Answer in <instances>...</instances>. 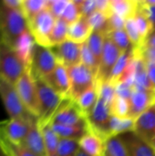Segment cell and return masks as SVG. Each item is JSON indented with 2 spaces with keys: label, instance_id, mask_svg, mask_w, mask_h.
I'll list each match as a JSON object with an SVG mask.
<instances>
[{
  "label": "cell",
  "instance_id": "cell-10",
  "mask_svg": "<svg viewBox=\"0 0 155 156\" xmlns=\"http://www.w3.org/2000/svg\"><path fill=\"white\" fill-rule=\"evenodd\" d=\"M37 120L10 119L2 122H0V136L10 144L22 145L30 131L32 123Z\"/></svg>",
  "mask_w": 155,
  "mask_h": 156
},
{
  "label": "cell",
  "instance_id": "cell-27",
  "mask_svg": "<svg viewBox=\"0 0 155 156\" xmlns=\"http://www.w3.org/2000/svg\"><path fill=\"white\" fill-rule=\"evenodd\" d=\"M69 24H67L61 18L56 20V24L53 27V30L49 37V45L50 48L59 45L65 40L68 39L69 32Z\"/></svg>",
  "mask_w": 155,
  "mask_h": 156
},
{
  "label": "cell",
  "instance_id": "cell-30",
  "mask_svg": "<svg viewBox=\"0 0 155 156\" xmlns=\"http://www.w3.org/2000/svg\"><path fill=\"white\" fill-rule=\"evenodd\" d=\"M48 0H23L22 11L29 22L41 11L47 8Z\"/></svg>",
  "mask_w": 155,
  "mask_h": 156
},
{
  "label": "cell",
  "instance_id": "cell-21",
  "mask_svg": "<svg viewBox=\"0 0 155 156\" xmlns=\"http://www.w3.org/2000/svg\"><path fill=\"white\" fill-rule=\"evenodd\" d=\"M92 32V28L87 18L81 16L78 21L69 26L68 39L79 44H83L87 42Z\"/></svg>",
  "mask_w": 155,
  "mask_h": 156
},
{
  "label": "cell",
  "instance_id": "cell-48",
  "mask_svg": "<svg viewBox=\"0 0 155 156\" xmlns=\"http://www.w3.org/2000/svg\"><path fill=\"white\" fill-rule=\"evenodd\" d=\"M145 65L149 80L155 91V63H145Z\"/></svg>",
  "mask_w": 155,
  "mask_h": 156
},
{
  "label": "cell",
  "instance_id": "cell-9",
  "mask_svg": "<svg viewBox=\"0 0 155 156\" xmlns=\"http://www.w3.org/2000/svg\"><path fill=\"white\" fill-rule=\"evenodd\" d=\"M112 114L108 104L99 96L92 111L86 117L89 129L100 135L106 141L109 139V126Z\"/></svg>",
  "mask_w": 155,
  "mask_h": 156
},
{
  "label": "cell",
  "instance_id": "cell-47",
  "mask_svg": "<svg viewBox=\"0 0 155 156\" xmlns=\"http://www.w3.org/2000/svg\"><path fill=\"white\" fill-rule=\"evenodd\" d=\"M2 5L9 9L21 10L22 11V4L23 0H0Z\"/></svg>",
  "mask_w": 155,
  "mask_h": 156
},
{
  "label": "cell",
  "instance_id": "cell-28",
  "mask_svg": "<svg viewBox=\"0 0 155 156\" xmlns=\"http://www.w3.org/2000/svg\"><path fill=\"white\" fill-rule=\"evenodd\" d=\"M132 49L122 54V56L120 57L119 60L117 61L115 67L113 68V69L111 71V77H110L108 81H110V82H111V83H113L115 85L121 80V78L122 77L123 73L125 72V70H126V69H127V67H128V65L130 63V60L132 58Z\"/></svg>",
  "mask_w": 155,
  "mask_h": 156
},
{
  "label": "cell",
  "instance_id": "cell-14",
  "mask_svg": "<svg viewBox=\"0 0 155 156\" xmlns=\"http://www.w3.org/2000/svg\"><path fill=\"white\" fill-rule=\"evenodd\" d=\"M81 45L71 40H65L59 45L50 48L55 54L58 61L67 68L75 66L80 63Z\"/></svg>",
  "mask_w": 155,
  "mask_h": 156
},
{
  "label": "cell",
  "instance_id": "cell-3",
  "mask_svg": "<svg viewBox=\"0 0 155 156\" xmlns=\"http://www.w3.org/2000/svg\"><path fill=\"white\" fill-rule=\"evenodd\" d=\"M0 98L10 119L34 121L37 118L32 115L23 104L14 84L0 78Z\"/></svg>",
  "mask_w": 155,
  "mask_h": 156
},
{
  "label": "cell",
  "instance_id": "cell-12",
  "mask_svg": "<svg viewBox=\"0 0 155 156\" xmlns=\"http://www.w3.org/2000/svg\"><path fill=\"white\" fill-rule=\"evenodd\" d=\"M122 52L116 47V45L111 41V39L106 35L102 55L100 58L99 72L96 78L98 82L108 81L113 68L115 67L117 61L122 56Z\"/></svg>",
  "mask_w": 155,
  "mask_h": 156
},
{
  "label": "cell",
  "instance_id": "cell-20",
  "mask_svg": "<svg viewBox=\"0 0 155 156\" xmlns=\"http://www.w3.org/2000/svg\"><path fill=\"white\" fill-rule=\"evenodd\" d=\"M22 145L26 147L37 156H47L43 133L38 125L37 120L32 123L30 131Z\"/></svg>",
  "mask_w": 155,
  "mask_h": 156
},
{
  "label": "cell",
  "instance_id": "cell-23",
  "mask_svg": "<svg viewBox=\"0 0 155 156\" xmlns=\"http://www.w3.org/2000/svg\"><path fill=\"white\" fill-rule=\"evenodd\" d=\"M99 95V85L96 81V84L93 87L84 91L75 100L78 107L86 117L89 115V113L92 111L95 104L97 103Z\"/></svg>",
  "mask_w": 155,
  "mask_h": 156
},
{
  "label": "cell",
  "instance_id": "cell-26",
  "mask_svg": "<svg viewBox=\"0 0 155 156\" xmlns=\"http://www.w3.org/2000/svg\"><path fill=\"white\" fill-rule=\"evenodd\" d=\"M41 131L44 137L47 156H58V144L60 138L54 133L49 124L41 128Z\"/></svg>",
  "mask_w": 155,
  "mask_h": 156
},
{
  "label": "cell",
  "instance_id": "cell-18",
  "mask_svg": "<svg viewBox=\"0 0 155 156\" xmlns=\"http://www.w3.org/2000/svg\"><path fill=\"white\" fill-rule=\"evenodd\" d=\"M58 93L64 98H69L70 79L68 68L58 62L53 73L45 80Z\"/></svg>",
  "mask_w": 155,
  "mask_h": 156
},
{
  "label": "cell",
  "instance_id": "cell-45",
  "mask_svg": "<svg viewBox=\"0 0 155 156\" xmlns=\"http://www.w3.org/2000/svg\"><path fill=\"white\" fill-rule=\"evenodd\" d=\"M115 90L117 97H121L128 101L130 100L133 91V88L126 84L125 82H118L117 84H115Z\"/></svg>",
  "mask_w": 155,
  "mask_h": 156
},
{
  "label": "cell",
  "instance_id": "cell-50",
  "mask_svg": "<svg viewBox=\"0 0 155 156\" xmlns=\"http://www.w3.org/2000/svg\"><path fill=\"white\" fill-rule=\"evenodd\" d=\"M4 42H5V40H4V36H3V33H2V31H1V29H0V48H1V47H2V45H3Z\"/></svg>",
  "mask_w": 155,
  "mask_h": 156
},
{
  "label": "cell",
  "instance_id": "cell-37",
  "mask_svg": "<svg viewBox=\"0 0 155 156\" xmlns=\"http://www.w3.org/2000/svg\"><path fill=\"white\" fill-rule=\"evenodd\" d=\"M97 83L99 85V94H100L99 96L111 108L115 98H116L115 85L110 81H104V82H98L97 81Z\"/></svg>",
  "mask_w": 155,
  "mask_h": 156
},
{
  "label": "cell",
  "instance_id": "cell-38",
  "mask_svg": "<svg viewBox=\"0 0 155 156\" xmlns=\"http://www.w3.org/2000/svg\"><path fill=\"white\" fill-rule=\"evenodd\" d=\"M79 150V141L72 139H60L58 156H77Z\"/></svg>",
  "mask_w": 155,
  "mask_h": 156
},
{
  "label": "cell",
  "instance_id": "cell-24",
  "mask_svg": "<svg viewBox=\"0 0 155 156\" xmlns=\"http://www.w3.org/2000/svg\"><path fill=\"white\" fill-rule=\"evenodd\" d=\"M139 8V1L135 0H111V13L127 19L133 17Z\"/></svg>",
  "mask_w": 155,
  "mask_h": 156
},
{
  "label": "cell",
  "instance_id": "cell-17",
  "mask_svg": "<svg viewBox=\"0 0 155 156\" xmlns=\"http://www.w3.org/2000/svg\"><path fill=\"white\" fill-rule=\"evenodd\" d=\"M129 103L130 117L136 120L143 112L155 104V92L133 90Z\"/></svg>",
  "mask_w": 155,
  "mask_h": 156
},
{
  "label": "cell",
  "instance_id": "cell-19",
  "mask_svg": "<svg viewBox=\"0 0 155 156\" xmlns=\"http://www.w3.org/2000/svg\"><path fill=\"white\" fill-rule=\"evenodd\" d=\"M79 145L90 156H104L106 154V140L90 129L79 140Z\"/></svg>",
  "mask_w": 155,
  "mask_h": 156
},
{
  "label": "cell",
  "instance_id": "cell-42",
  "mask_svg": "<svg viewBox=\"0 0 155 156\" xmlns=\"http://www.w3.org/2000/svg\"><path fill=\"white\" fill-rule=\"evenodd\" d=\"M69 2V0H48L47 8L51 12L56 19H59Z\"/></svg>",
  "mask_w": 155,
  "mask_h": 156
},
{
  "label": "cell",
  "instance_id": "cell-41",
  "mask_svg": "<svg viewBox=\"0 0 155 156\" xmlns=\"http://www.w3.org/2000/svg\"><path fill=\"white\" fill-rule=\"evenodd\" d=\"M80 17H81V14H80L79 8L75 4L74 1L69 0V2L67 7L65 8L60 18L62 20H64L67 24L71 25V24L75 23L76 21H78Z\"/></svg>",
  "mask_w": 155,
  "mask_h": 156
},
{
  "label": "cell",
  "instance_id": "cell-1",
  "mask_svg": "<svg viewBox=\"0 0 155 156\" xmlns=\"http://www.w3.org/2000/svg\"><path fill=\"white\" fill-rule=\"evenodd\" d=\"M34 78L39 101V116L37 122L41 129L50 123L65 98L58 93L45 80L38 77Z\"/></svg>",
  "mask_w": 155,
  "mask_h": 156
},
{
  "label": "cell",
  "instance_id": "cell-2",
  "mask_svg": "<svg viewBox=\"0 0 155 156\" xmlns=\"http://www.w3.org/2000/svg\"><path fill=\"white\" fill-rule=\"evenodd\" d=\"M0 29L5 43L13 48L16 38L28 28V21L23 11L9 9L0 1Z\"/></svg>",
  "mask_w": 155,
  "mask_h": 156
},
{
  "label": "cell",
  "instance_id": "cell-36",
  "mask_svg": "<svg viewBox=\"0 0 155 156\" xmlns=\"http://www.w3.org/2000/svg\"><path fill=\"white\" fill-rule=\"evenodd\" d=\"M106 152L111 156H130L119 136L111 137L106 141Z\"/></svg>",
  "mask_w": 155,
  "mask_h": 156
},
{
  "label": "cell",
  "instance_id": "cell-11",
  "mask_svg": "<svg viewBox=\"0 0 155 156\" xmlns=\"http://www.w3.org/2000/svg\"><path fill=\"white\" fill-rule=\"evenodd\" d=\"M85 122H87L86 116L79 110L75 101L65 98L49 124L74 126Z\"/></svg>",
  "mask_w": 155,
  "mask_h": 156
},
{
  "label": "cell",
  "instance_id": "cell-43",
  "mask_svg": "<svg viewBox=\"0 0 155 156\" xmlns=\"http://www.w3.org/2000/svg\"><path fill=\"white\" fill-rule=\"evenodd\" d=\"M79 8L81 16L88 18L91 14L97 11L96 0H73Z\"/></svg>",
  "mask_w": 155,
  "mask_h": 156
},
{
  "label": "cell",
  "instance_id": "cell-8",
  "mask_svg": "<svg viewBox=\"0 0 155 156\" xmlns=\"http://www.w3.org/2000/svg\"><path fill=\"white\" fill-rule=\"evenodd\" d=\"M56 18L51 12L45 8L28 22V28L37 45L50 48L49 37L56 24Z\"/></svg>",
  "mask_w": 155,
  "mask_h": 156
},
{
  "label": "cell",
  "instance_id": "cell-35",
  "mask_svg": "<svg viewBox=\"0 0 155 156\" xmlns=\"http://www.w3.org/2000/svg\"><path fill=\"white\" fill-rule=\"evenodd\" d=\"M80 63L84 64L86 67H88L89 69H90L93 73L96 75H98L99 72V68L100 65L97 61V59L95 58L94 55L92 54V52L90 51L87 42L83 43L81 45V50H80Z\"/></svg>",
  "mask_w": 155,
  "mask_h": 156
},
{
  "label": "cell",
  "instance_id": "cell-32",
  "mask_svg": "<svg viewBox=\"0 0 155 156\" xmlns=\"http://www.w3.org/2000/svg\"><path fill=\"white\" fill-rule=\"evenodd\" d=\"M107 36L111 39V41L116 45V47L122 52H127L133 48V46L125 31V29L110 31Z\"/></svg>",
  "mask_w": 155,
  "mask_h": 156
},
{
  "label": "cell",
  "instance_id": "cell-5",
  "mask_svg": "<svg viewBox=\"0 0 155 156\" xmlns=\"http://www.w3.org/2000/svg\"><path fill=\"white\" fill-rule=\"evenodd\" d=\"M26 69L14 48L4 42L0 48V78L15 85Z\"/></svg>",
  "mask_w": 155,
  "mask_h": 156
},
{
  "label": "cell",
  "instance_id": "cell-51",
  "mask_svg": "<svg viewBox=\"0 0 155 156\" xmlns=\"http://www.w3.org/2000/svg\"><path fill=\"white\" fill-rule=\"evenodd\" d=\"M77 156H90V155H88L85 152H83V151L79 148V152H78V154H77Z\"/></svg>",
  "mask_w": 155,
  "mask_h": 156
},
{
  "label": "cell",
  "instance_id": "cell-39",
  "mask_svg": "<svg viewBox=\"0 0 155 156\" xmlns=\"http://www.w3.org/2000/svg\"><path fill=\"white\" fill-rule=\"evenodd\" d=\"M124 29H125V31L134 48H139L143 45V41H142V38H141L134 17L125 19Z\"/></svg>",
  "mask_w": 155,
  "mask_h": 156
},
{
  "label": "cell",
  "instance_id": "cell-44",
  "mask_svg": "<svg viewBox=\"0 0 155 156\" xmlns=\"http://www.w3.org/2000/svg\"><path fill=\"white\" fill-rule=\"evenodd\" d=\"M124 26H125V19L124 18H122L120 16H118L116 14H113V13L110 14L109 19H108L109 32L110 31H113V30L124 29Z\"/></svg>",
  "mask_w": 155,
  "mask_h": 156
},
{
  "label": "cell",
  "instance_id": "cell-49",
  "mask_svg": "<svg viewBox=\"0 0 155 156\" xmlns=\"http://www.w3.org/2000/svg\"><path fill=\"white\" fill-rule=\"evenodd\" d=\"M143 47H146V48H153L155 50V30L153 31V33L148 37V38L145 40V42L142 45ZM141 46V47H142ZM140 48V47H139Z\"/></svg>",
  "mask_w": 155,
  "mask_h": 156
},
{
  "label": "cell",
  "instance_id": "cell-40",
  "mask_svg": "<svg viewBox=\"0 0 155 156\" xmlns=\"http://www.w3.org/2000/svg\"><path fill=\"white\" fill-rule=\"evenodd\" d=\"M111 112L113 116L120 117V118H125V117L130 116L129 101L116 96V98L111 107Z\"/></svg>",
  "mask_w": 155,
  "mask_h": 156
},
{
  "label": "cell",
  "instance_id": "cell-6",
  "mask_svg": "<svg viewBox=\"0 0 155 156\" xmlns=\"http://www.w3.org/2000/svg\"><path fill=\"white\" fill-rule=\"evenodd\" d=\"M68 70L70 79L69 98L73 101L96 84V75L82 63L69 67Z\"/></svg>",
  "mask_w": 155,
  "mask_h": 156
},
{
  "label": "cell",
  "instance_id": "cell-34",
  "mask_svg": "<svg viewBox=\"0 0 155 156\" xmlns=\"http://www.w3.org/2000/svg\"><path fill=\"white\" fill-rule=\"evenodd\" d=\"M0 144L6 156H37L24 145H16L8 143L0 136Z\"/></svg>",
  "mask_w": 155,
  "mask_h": 156
},
{
  "label": "cell",
  "instance_id": "cell-4",
  "mask_svg": "<svg viewBox=\"0 0 155 156\" xmlns=\"http://www.w3.org/2000/svg\"><path fill=\"white\" fill-rule=\"evenodd\" d=\"M15 87L26 110L38 119L39 101L35 78L31 71V67L26 69L23 75L15 84Z\"/></svg>",
  "mask_w": 155,
  "mask_h": 156
},
{
  "label": "cell",
  "instance_id": "cell-25",
  "mask_svg": "<svg viewBox=\"0 0 155 156\" xmlns=\"http://www.w3.org/2000/svg\"><path fill=\"white\" fill-rule=\"evenodd\" d=\"M135 119L128 116L125 118H120L116 116H111L110 126H109V138L120 136L128 132L134 131Z\"/></svg>",
  "mask_w": 155,
  "mask_h": 156
},
{
  "label": "cell",
  "instance_id": "cell-29",
  "mask_svg": "<svg viewBox=\"0 0 155 156\" xmlns=\"http://www.w3.org/2000/svg\"><path fill=\"white\" fill-rule=\"evenodd\" d=\"M106 38V34L101 33V32H97L93 31L91 35L90 36L89 39L87 40V44L94 55L95 58L97 59L99 65L100 63V58L102 55V50H103V46Z\"/></svg>",
  "mask_w": 155,
  "mask_h": 156
},
{
  "label": "cell",
  "instance_id": "cell-46",
  "mask_svg": "<svg viewBox=\"0 0 155 156\" xmlns=\"http://www.w3.org/2000/svg\"><path fill=\"white\" fill-rule=\"evenodd\" d=\"M139 5L140 7L142 8V10L145 13V15L147 16V17L149 18L152 26H153V31L155 30V6H144L142 5L141 1H139Z\"/></svg>",
  "mask_w": 155,
  "mask_h": 156
},
{
  "label": "cell",
  "instance_id": "cell-15",
  "mask_svg": "<svg viewBox=\"0 0 155 156\" xmlns=\"http://www.w3.org/2000/svg\"><path fill=\"white\" fill-rule=\"evenodd\" d=\"M130 156H155V149L140 138L133 131L119 136Z\"/></svg>",
  "mask_w": 155,
  "mask_h": 156
},
{
  "label": "cell",
  "instance_id": "cell-33",
  "mask_svg": "<svg viewBox=\"0 0 155 156\" xmlns=\"http://www.w3.org/2000/svg\"><path fill=\"white\" fill-rule=\"evenodd\" d=\"M108 19H109V16L107 14L98 10L95 11L87 18L90 27L92 28V31L101 32L106 35L109 32Z\"/></svg>",
  "mask_w": 155,
  "mask_h": 156
},
{
  "label": "cell",
  "instance_id": "cell-53",
  "mask_svg": "<svg viewBox=\"0 0 155 156\" xmlns=\"http://www.w3.org/2000/svg\"><path fill=\"white\" fill-rule=\"evenodd\" d=\"M104 156H111V155H110V154H108V153L106 152V154H105V155H104Z\"/></svg>",
  "mask_w": 155,
  "mask_h": 156
},
{
  "label": "cell",
  "instance_id": "cell-52",
  "mask_svg": "<svg viewBox=\"0 0 155 156\" xmlns=\"http://www.w3.org/2000/svg\"><path fill=\"white\" fill-rule=\"evenodd\" d=\"M0 156H6L5 155V154L4 153V151H3L2 147H1V144H0Z\"/></svg>",
  "mask_w": 155,
  "mask_h": 156
},
{
  "label": "cell",
  "instance_id": "cell-13",
  "mask_svg": "<svg viewBox=\"0 0 155 156\" xmlns=\"http://www.w3.org/2000/svg\"><path fill=\"white\" fill-rule=\"evenodd\" d=\"M133 132L155 149V104L135 120Z\"/></svg>",
  "mask_w": 155,
  "mask_h": 156
},
{
  "label": "cell",
  "instance_id": "cell-16",
  "mask_svg": "<svg viewBox=\"0 0 155 156\" xmlns=\"http://www.w3.org/2000/svg\"><path fill=\"white\" fill-rule=\"evenodd\" d=\"M36 41L30 32L29 29L24 31L16 40L13 48L22 61V63L26 66V68H30L32 63V57L34 48L36 46Z\"/></svg>",
  "mask_w": 155,
  "mask_h": 156
},
{
  "label": "cell",
  "instance_id": "cell-31",
  "mask_svg": "<svg viewBox=\"0 0 155 156\" xmlns=\"http://www.w3.org/2000/svg\"><path fill=\"white\" fill-rule=\"evenodd\" d=\"M133 17L136 21V25H137L143 44L145 42V40L148 38V37L153 33V26H152L149 18L145 15V13L140 7V5H139L138 11L136 12V14L134 15Z\"/></svg>",
  "mask_w": 155,
  "mask_h": 156
},
{
  "label": "cell",
  "instance_id": "cell-22",
  "mask_svg": "<svg viewBox=\"0 0 155 156\" xmlns=\"http://www.w3.org/2000/svg\"><path fill=\"white\" fill-rule=\"evenodd\" d=\"M54 133L60 139H72V140H79L82 136H84L88 130V122L81 123L74 126H66L60 124H49Z\"/></svg>",
  "mask_w": 155,
  "mask_h": 156
},
{
  "label": "cell",
  "instance_id": "cell-7",
  "mask_svg": "<svg viewBox=\"0 0 155 156\" xmlns=\"http://www.w3.org/2000/svg\"><path fill=\"white\" fill-rule=\"evenodd\" d=\"M58 62L50 48L36 44L31 63V71L34 77L46 80L53 73Z\"/></svg>",
  "mask_w": 155,
  "mask_h": 156
}]
</instances>
